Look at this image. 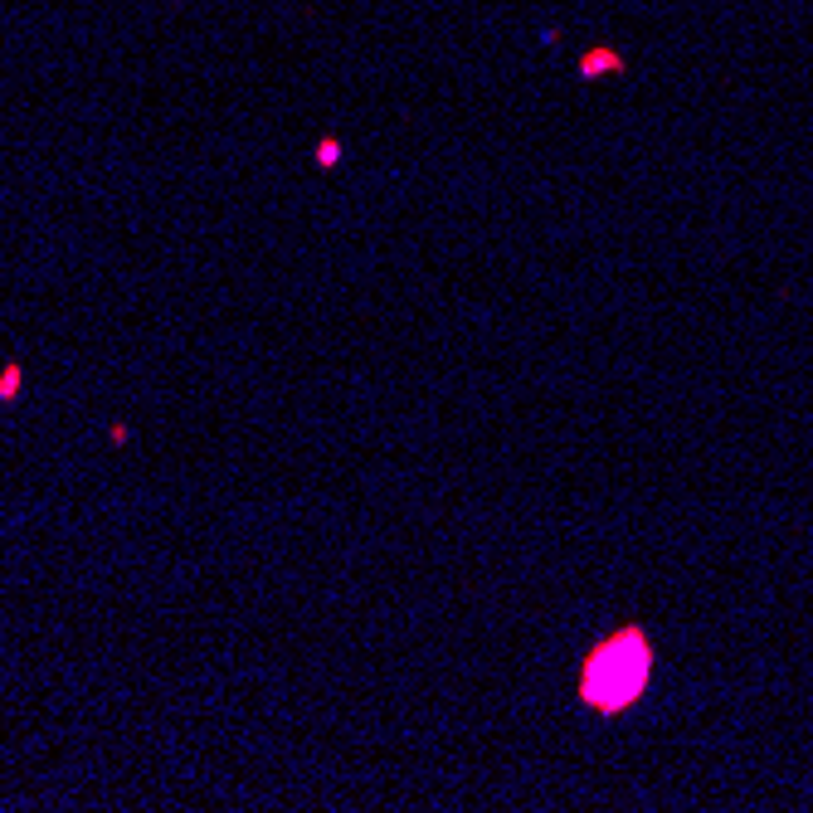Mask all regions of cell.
Returning a JSON list of instances; mask_svg holds the SVG:
<instances>
[{
  "label": "cell",
  "instance_id": "5",
  "mask_svg": "<svg viewBox=\"0 0 813 813\" xmlns=\"http://www.w3.org/2000/svg\"><path fill=\"white\" fill-rule=\"evenodd\" d=\"M108 439H112V444H127V439H132V429H127V424H112Z\"/></svg>",
  "mask_w": 813,
  "mask_h": 813
},
{
  "label": "cell",
  "instance_id": "4",
  "mask_svg": "<svg viewBox=\"0 0 813 813\" xmlns=\"http://www.w3.org/2000/svg\"><path fill=\"white\" fill-rule=\"evenodd\" d=\"M20 390H25V366H20V361H5V366H0V405L20 400Z\"/></svg>",
  "mask_w": 813,
  "mask_h": 813
},
{
  "label": "cell",
  "instance_id": "1",
  "mask_svg": "<svg viewBox=\"0 0 813 813\" xmlns=\"http://www.w3.org/2000/svg\"><path fill=\"white\" fill-rule=\"evenodd\" d=\"M653 667H658V643L643 624H619L614 633H604L590 653L580 658V677L575 692L580 706H590L599 721L624 716L629 706H638L653 687Z\"/></svg>",
  "mask_w": 813,
  "mask_h": 813
},
{
  "label": "cell",
  "instance_id": "2",
  "mask_svg": "<svg viewBox=\"0 0 813 813\" xmlns=\"http://www.w3.org/2000/svg\"><path fill=\"white\" fill-rule=\"evenodd\" d=\"M629 69V59H624V49H609V44H594L580 54V83H594V78H609V74H624Z\"/></svg>",
  "mask_w": 813,
  "mask_h": 813
},
{
  "label": "cell",
  "instance_id": "3",
  "mask_svg": "<svg viewBox=\"0 0 813 813\" xmlns=\"http://www.w3.org/2000/svg\"><path fill=\"white\" fill-rule=\"evenodd\" d=\"M312 161H317L322 171H336V166L346 161V142H341L336 132H327V137H317V147H312Z\"/></svg>",
  "mask_w": 813,
  "mask_h": 813
}]
</instances>
